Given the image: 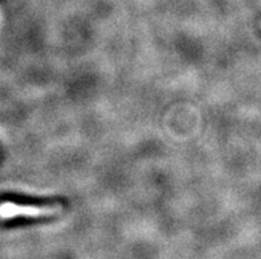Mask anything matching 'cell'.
Instances as JSON below:
<instances>
[{"instance_id": "obj_1", "label": "cell", "mask_w": 261, "mask_h": 259, "mask_svg": "<svg viewBox=\"0 0 261 259\" xmlns=\"http://www.w3.org/2000/svg\"><path fill=\"white\" fill-rule=\"evenodd\" d=\"M60 205L49 207H31V205H17L15 203H4L0 205V218H15V217H44L59 213Z\"/></svg>"}]
</instances>
